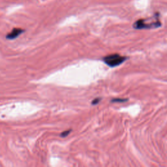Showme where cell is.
Segmentation results:
<instances>
[{
    "mask_svg": "<svg viewBox=\"0 0 167 167\" xmlns=\"http://www.w3.org/2000/svg\"><path fill=\"white\" fill-rule=\"evenodd\" d=\"M161 26V23L158 19V15H156L154 18L147 19H140L135 22L133 27L137 30L152 29L157 28Z\"/></svg>",
    "mask_w": 167,
    "mask_h": 167,
    "instance_id": "cell-1",
    "label": "cell"
},
{
    "mask_svg": "<svg viewBox=\"0 0 167 167\" xmlns=\"http://www.w3.org/2000/svg\"><path fill=\"white\" fill-rule=\"evenodd\" d=\"M127 58L125 56H120L118 54H113L106 56L103 58V61H104L107 65H108L110 67H115L120 64L123 63Z\"/></svg>",
    "mask_w": 167,
    "mask_h": 167,
    "instance_id": "cell-2",
    "label": "cell"
},
{
    "mask_svg": "<svg viewBox=\"0 0 167 167\" xmlns=\"http://www.w3.org/2000/svg\"><path fill=\"white\" fill-rule=\"evenodd\" d=\"M23 32H24V30L22 29H20V28H14L11 33L7 35L6 37L8 39H15L16 37H18L19 35L22 34Z\"/></svg>",
    "mask_w": 167,
    "mask_h": 167,
    "instance_id": "cell-3",
    "label": "cell"
},
{
    "mask_svg": "<svg viewBox=\"0 0 167 167\" xmlns=\"http://www.w3.org/2000/svg\"><path fill=\"white\" fill-rule=\"evenodd\" d=\"M71 130H68V131H64V132L61 133L60 137H67V136L69 134V133H71Z\"/></svg>",
    "mask_w": 167,
    "mask_h": 167,
    "instance_id": "cell-4",
    "label": "cell"
},
{
    "mask_svg": "<svg viewBox=\"0 0 167 167\" xmlns=\"http://www.w3.org/2000/svg\"><path fill=\"white\" fill-rule=\"evenodd\" d=\"M127 101L126 99H114L112 100V102H123Z\"/></svg>",
    "mask_w": 167,
    "mask_h": 167,
    "instance_id": "cell-5",
    "label": "cell"
},
{
    "mask_svg": "<svg viewBox=\"0 0 167 167\" xmlns=\"http://www.w3.org/2000/svg\"><path fill=\"white\" fill-rule=\"evenodd\" d=\"M100 101H101V99H100V98H96V99H95L94 101L92 102V104H93V105H95V104H98Z\"/></svg>",
    "mask_w": 167,
    "mask_h": 167,
    "instance_id": "cell-6",
    "label": "cell"
}]
</instances>
